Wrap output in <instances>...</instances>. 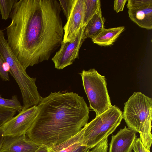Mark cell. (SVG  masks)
I'll use <instances>...</instances> for the list:
<instances>
[{"label": "cell", "mask_w": 152, "mask_h": 152, "mask_svg": "<svg viewBox=\"0 0 152 152\" xmlns=\"http://www.w3.org/2000/svg\"><path fill=\"white\" fill-rule=\"evenodd\" d=\"M38 111L37 105L22 110L2 126L4 136L26 134L32 124Z\"/></svg>", "instance_id": "52a82bcc"}, {"label": "cell", "mask_w": 152, "mask_h": 152, "mask_svg": "<svg viewBox=\"0 0 152 152\" xmlns=\"http://www.w3.org/2000/svg\"><path fill=\"white\" fill-rule=\"evenodd\" d=\"M4 136V132L2 127H0V149Z\"/></svg>", "instance_id": "484cf974"}, {"label": "cell", "mask_w": 152, "mask_h": 152, "mask_svg": "<svg viewBox=\"0 0 152 152\" xmlns=\"http://www.w3.org/2000/svg\"><path fill=\"white\" fill-rule=\"evenodd\" d=\"M35 152H49V148L45 145H39Z\"/></svg>", "instance_id": "d4e9b609"}, {"label": "cell", "mask_w": 152, "mask_h": 152, "mask_svg": "<svg viewBox=\"0 0 152 152\" xmlns=\"http://www.w3.org/2000/svg\"><path fill=\"white\" fill-rule=\"evenodd\" d=\"M4 62L0 55V77L4 81L10 80L8 73L5 72L3 68V65Z\"/></svg>", "instance_id": "603a6c76"}, {"label": "cell", "mask_w": 152, "mask_h": 152, "mask_svg": "<svg viewBox=\"0 0 152 152\" xmlns=\"http://www.w3.org/2000/svg\"><path fill=\"white\" fill-rule=\"evenodd\" d=\"M17 0H0V12L1 19L7 20L10 16L13 7Z\"/></svg>", "instance_id": "e0dca14e"}, {"label": "cell", "mask_w": 152, "mask_h": 152, "mask_svg": "<svg viewBox=\"0 0 152 152\" xmlns=\"http://www.w3.org/2000/svg\"><path fill=\"white\" fill-rule=\"evenodd\" d=\"M39 146L26 134L4 136L0 152H35Z\"/></svg>", "instance_id": "30bf717a"}, {"label": "cell", "mask_w": 152, "mask_h": 152, "mask_svg": "<svg viewBox=\"0 0 152 152\" xmlns=\"http://www.w3.org/2000/svg\"><path fill=\"white\" fill-rule=\"evenodd\" d=\"M16 112L14 110L0 107V127L13 117Z\"/></svg>", "instance_id": "ac0fdd59"}, {"label": "cell", "mask_w": 152, "mask_h": 152, "mask_svg": "<svg viewBox=\"0 0 152 152\" xmlns=\"http://www.w3.org/2000/svg\"><path fill=\"white\" fill-rule=\"evenodd\" d=\"M0 107L12 109L18 113L23 109V106L18 100L16 95H14L10 99L2 97L0 94Z\"/></svg>", "instance_id": "2e32d148"}, {"label": "cell", "mask_w": 152, "mask_h": 152, "mask_svg": "<svg viewBox=\"0 0 152 152\" xmlns=\"http://www.w3.org/2000/svg\"><path fill=\"white\" fill-rule=\"evenodd\" d=\"M127 0H116L114 1V10L118 13L123 11Z\"/></svg>", "instance_id": "7402d4cb"}, {"label": "cell", "mask_w": 152, "mask_h": 152, "mask_svg": "<svg viewBox=\"0 0 152 152\" xmlns=\"http://www.w3.org/2000/svg\"><path fill=\"white\" fill-rule=\"evenodd\" d=\"M124 29V26L104 28L98 34L91 39L92 41L94 43L101 46L112 45Z\"/></svg>", "instance_id": "7c38bea8"}, {"label": "cell", "mask_w": 152, "mask_h": 152, "mask_svg": "<svg viewBox=\"0 0 152 152\" xmlns=\"http://www.w3.org/2000/svg\"><path fill=\"white\" fill-rule=\"evenodd\" d=\"M75 0H58L61 9L67 20L69 18Z\"/></svg>", "instance_id": "d6986e66"}, {"label": "cell", "mask_w": 152, "mask_h": 152, "mask_svg": "<svg viewBox=\"0 0 152 152\" xmlns=\"http://www.w3.org/2000/svg\"><path fill=\"white\" fill-rule=\"evenodd\" d=\"M145 152H151L150 150H149L145 148Z\"/></svg>", "instance_id": "4316f807"}, {"label": "cell", "mask_w": 152, "mask_h": 152, "mask_svg": "<svg viewBox=\"0 0 152 152\" xmlns=\"http://www.w3.org/2000/svg\"><path fill=\"white\" fill-rule=\"evenodd\" d=\"M108 147V139L107 138L101 141L97 145L87 152H107Z\"/></svg>", "instance_id": "ffe728a7"}, {"label": "cell", "mask_w": 152, "mask_h": 152, "mask_svg": "<svg viewBox=\"0 0 152 152\" xmlns=\"http://www.w3.org/2000/svg\"><path fill=\"white\" fill-rule=\"evenodd\" d=\"M90 107L99 115L108 110L112 106L107 88L105 76L100 74L94 69L79 73Z\"/></svg>", "instance_id": "5b68a950"}, {"label": "cell", "mask_w": 152, "mask_h": 152, "mask_svg": "<svg viewBox=\"0 0 152 152\" xmlns=\"http://www.w3.org/2000/svg\"><path fill=\"white\" fill-rule=\"evenodd\" d=\"M122 119V113L120 109L112 105L83 127L82 144L90 149L92 148L112 134Z\"/></svg>", "instance_id": "277c9868"}, {"label": "cell", "mask_w": 152, "mask_h": 152, "mask_svg": "<svg viewBox=\"0 0 152 152\" xmlns=\"http://www.w3.org/2000/svg\"><path fill=\"white\" fill-rule=\"evenodd\" d=\"M61 10L57 0H17L14 4L7 40L25 69L48 60L61 46Z\"/></svg>", "instance_id": "6da1fadb"}, {"label": "cell", "mask_w": 152, "mask_h": 152, "mask_svg": "<svg viewBox=\"0 0 152 152\" xmlns=\"http://www.w3.org/2000/svg\"><path fill=\"white\" fill-rule=\"evenodd\" d=\"M84 0H75L73 8L63 27L62 42H73L83 26Z\"/></svg>", "instance_id": "9c48e42d"}, {"label": "cell", "mask_w": 152, "mask_h": 152, "mask_svg": "<svg viewBox=\"0 0 152 152\" xmlns=\"http://www.w3.org/2000/svg\"><path fill=\"white\" fill-rule=\"evenodd\" d=\"M137 138L136 133L125 126L112 136L109 152H132Z\"/></svg>", "instance_id": "8fae6325"}, {"label": "cell", "mask_w": 152, "mask_h": 152, "mask_svg": "<svg viewBox=\"0 0 152 152\" xmlns=\"http://www.w3.org/2000/svg\"><path fill=\"white\" fill-rule=\"evenodd\" d=\"M83 128L77 134L59 145L49 148V152H72L83 145Z\"/></svg>", "instance_id": "5bb4252c"}, {"label": "cell", "mask_w": 152, "mask_h": 152, "mask_svg": "<svg viewBox=\"0 0 152 152\" xmlns=\"http://www.w3.org/2000/svg\"><path fill=\"white\" fill-rule=\"evenodd\" d=\"M37 106V114L26 135L39 146H56L88 123L89 108L83 97L73 92H51Z\"/></svg>", "instance_id": "7a4b0ae2"}, {"label": "cell", "mask_w": 152, "mask_h": 152, "mask_svg": "<svg viewBox=\"0 0 152 152\" xmlns=\"http://www.w3.org/2000/svg\"><path fill=\"white\" fill-rule=\"evenodd\" d=\"M85 26L81 28L73 42H62L60 48L52 59L56 68L63 69L72 64L76 59L79 58V51L85 40L84 35Z\"/></svg>", "instance_id": "8992f818"}, {"label": "cell", "mask_w": 152, "mask_h": 152, "mask_svg": "<svg viewBox=\"0 0 152 152\" xmlns=\"http://www.w3.org/2000/svg\"><path fill=\"white\" fill-rule=\"evenodd\" d=\"M104 22L100 7L85 27L84 32L85 39H91L98 34L104 28Z\"/></svg>", "instance_id": "4fadbf2b"}, {"label": "cell", "mask_w": 152, "mask_h": 152, "mask_svg": "<svg viewBox=\"0 0 152 152\" xmlns=\"http://www.w3.org/2000/svg\"><path fill=\"white\" fill-rule=\"evenodd\" d=\"M101 7L99 0H84L83 26H86L89 21Z\"/></svg>", "instance_id": "9a60e30c"}, {"label": "cell", "mask_w": 152, "mask_h": 152, "mask_svg": "<svg viewBox=\"0 0 152 152\" xmlns=\"http://www.w3.org/2000/svg\"><path fill=\"white\" fill-rule=\"evenodd\" d=\"M127 5L130 19L139 27L152 28V0H128Z\"/></svg>", "instance_id": "ba28073f"}, {"label": "cell", "mask_w": 152, "mask_h": 152, "mask_svg": "<svg viewBox=\"0 0 152 152\" xmlns=\"http://www.w3.org/2000/svg\"><path fill=\"white\" fill-rule=\"evenodd\" d=\"M89 149L86 146L82 145L72 152H87Z\"/></svg>", "instance_id": "cb8c5ba5"}, {"label": "cell", "mask_w": 152, "mask_h": 152, "mask_svg": "<svg viewBox=\"0 0 152 152\" xmlns=\"http://www.w3.org/2000/svg\"><path fill=\"white\" fill-rule=\"evenodd\" d=\"M122 118L128 128L139 133L145 148L150 150L152 142V99L140 92H134L124 103Z\"/></svg>", "instance_id": "3957f363"}, {"label": "cell", "mask_w": 152, "mask_h": 152, "mask_svg": "<svg viewBox=\"0 0 152 152\" xmlns=\"http://www.w3.org/2000/svg\"><path fill=\"white\" fill-rule=\"evenodd\" d=\"M133 149L134 152H145V148L140 138H137L136 139Z\"/></svg>", "instance_id": "44dd1931"}]
</instances>
